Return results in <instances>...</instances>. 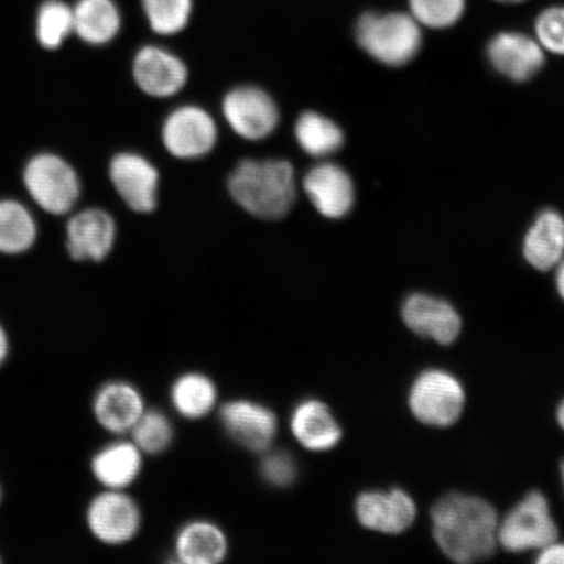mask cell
Instances as JSON below:
<instances>
[{"label":"cell","instance_id":"ab89813d","mask_svg":"<svg viewBox=\"0 0 564 564\" xmlns=\"http://www.w3.org/2000/svg\"><path fill=\"white\" fill-rule=\"evenodd\" d=\"M0 561H2V560H0Z\"/></svg>","mask_w":564,"mask_h":564},{"label":"cell","instance_id":"603a6c76","mask_svg":"<svg viewBox=\"0 0 564 564\" xmlns=\"http://www.w3.org/2000/svg\"><path fill=\"white\" fill-rule=\"evenodd\" d=\"M73 11L74 32L87 44H109L121 30V13L112 0H79Z\"/></svg>","mask_w":564,"mask_h":564},{"label":"cell","instance_id":"9a60e30c","mask_svg":"<svg viewBox=\"0 0 564 564\" xmlns=\"http://www.w3.org/2000/svg\"><path fill=\"white\" fill-rule=\"evenodd\" d=\"M289 429L303 449L314 454L328 453L343 441V427L324 401L306 399L294 406Z\"/></svg>","mask_w":564,"mask_h":564},{"label":"cell","instance_id":"277c9868","mask_svg":"<svg viewBox=\"0 0 564 564\" xmlns=\"http://www.w3.org/2000/svg\"><path fill=\"white\" fill-rule=\"evenodd\" d=\"M467 392L455 373L444 369H426L414 378L408 392L409 411L430 427H451L462 419Z\"/></svg>","mask_w":564,"mask_h":564},{"label":"cell","instance_id":"d6986e66","mask_svg":"<svg viewBox=\"0 0 564 564\" xmlns=\"http://www.w3.org/2000/svg\"><path fill=\"white\" fill-rule=\"evenodd\" d=\"M486 53L491 66L513 82L532 79L545 63L544 48L538 40L518 32L494 35Z\"/></svg>","mask_w":564,"mask_h":564},{"label":"cell","instance_id":"8fae6325","mask_svg":"<svg viewBox=\"0 0 564 564\" xmlns=\"http://www.w3.org/2000/svg\"><path fill=\"white\" fill-rule=\"evenodd\" d=\"M220 422L232 441L256 454L271 449L279 432L276 413L252 400L225 403L220 409Z\"/></svg>","mask_w":564,"mask_h":564},{"label":"cell","instance_id":"cb8c5ba5","mask_svg":"<svg viewBox=\"0 0 564 564\" xmlns=\"http://www.w3.org/2000/svg\"><path fill=\"white\" fill-rule=\"evenodd\" d=\"M171 401L181 417L189 421L202 420L217 406V386L206 373L186 372L174 380Z\"/></svg>","mask_w":564,"mask_h":564},{"label":"cell","instance_id":"836d02e7","mask_svg":"<svg viewBox=\"0 0 564 564\" xmlns=\"http://www.w3.org/2000/svg\"><path fill=\"white\" fill-rule=\"evenodd\" d=\"M10 355V338L7 335L2 324H0V368H2L6 359Z\"/></svg>","mask_w":564,"mask_h":564},{"label":"cell","instance_id":"f546056e","mask_svg":"<svg viewBox=\"0 0 564 564\" xmlns=\"http://www.w3.org/2000/svg\"><path fill=\"white\" fill-rule=\"evenodd\" d=\"M412 17L419 24L446 30L462 19L465 0H409Z\"/></svg>","mask_w":564,"mask_h":564},{"label":"cell","instance_id":"d6a6232c","mask_svg":"<svg viewBox=\"0 0 564 564\" xmlns=\"http://www.w3.org/2000/svg\"><path fill=\"white\" fill-rule=\"evenodd\" d=\"M535 563L540 564H564V544L558 540L550 542L549 545L539 550Z\"/></svg>","mask_w":564,"mask_h":564},{"label":"cell","instance_id":"d590c367","mask_svg":"<svg viewBox=\"0 0 564 564\" xmlns=\"http://www.w3.org/2000/svg\"><path fill=\"white\" fill-rule=\"evenodd\" d=\"M555 420H556V423H558L560 427L564 432V399H562L558 406H556Z\"/></svg>","mask_w":564,"mask_h":564},{"label":"cell","instance_id":"5b68a950","mask_svg":"<svg viewBox=\"0 0 564 564\" xmlns=\"http://www.w3.org/2000/svg\"><path fill=\"white\" fill-rule=\"evenodd\" d=\"M560 538L545 494L532 490L499 518L498 545L512 554L538 553Z\"/></svg>","mask_w":564,"mask_h":564},{"label":"cell","instance_id":"7402d4cb","mask_svg":"<svg viewBox=\"0 0 564 564\" xmlns=\"http://www.w3.org/2000/svg\"><path fill=\"white\" fill-rule=\"evenodd\" d=\"M524 258L535 270L547 272L564 258V218L556 210H545L528 230Z\"/></svg>","mask_w":564,"mask_h":564},{"label":"cell","instance_id":"484cf974","mask_svg":"<svg viewBox=\"0 0 564 564\" xmlns=\"http://www.w3.org/2000/svg\"><path fill=\"white\" fill-rule=\"evenodd\" d=\"M37 225L30 210L18 200H0V252L20 253L31 249Z\"/></svg>","mask_w":564,"mask_h":564},{"label":"cell","instance_id":"3957f363","mask_svg":"<svg viewBox=\"0 0 564 564\" xmlns=\"http://www.w3.org/2000/svg\"><path fill=\"white\" fill-rule=\"evenodd\" d=\"M356 39L362 51L386 66L408 65L422 45L420 24L401 12H368L359 18Z\"/></svg>","mask_w":564,"mask_h":564},{"label":"cell","instance_id":"1f68e13d","mask_svg":"<svg viewBox=\"0 0 564 564\" xmlns=\"http://www.w3.org/2000/svg\"><path fill=\"white\" fill-rule=\"evenodd\" d=\"M535 35L544 51L564 55V6L550 7L535 20Z\"/></svg>","mask_w":564,"mask_h":564},{"label":"cell","instance_id":"5bb4252c","mask_svg":"<svg viewBox=\"0 0 564 564\" xmlns=\"http://www.w3.org/2000/svg\"><path fill=\"white\" fill-rule=\"evenodd\" d=\"M91 411L106 432L123 435L130 434L147 408L138 387L124 380H111L98 388Z\"/></svg>","mask_w":564,"mask_h":564},{"label":"cell","instance_id":"4316f807","mask_svg":"<svg viewBox=\"0 0 564 564\" xmlns=\"http://www.w3.org/2000/svg\"><path fill=\"white\" fill-rule=\"evenodd\" d=\"M131 441L144 455L156 456L166 453L174 441V427L167 415L147 409L130 432Z\"/></svg>","mask_w":564,"mask_h":564},{"label":"cell","instance_id":"6da1fadb","mask_svg":"<svg viewBox=\"0 0 564 564\" xmlns=\"http://www.w3.org/2000/svg\"><path fill=\"white\" fill-rule=\"evenodd\" d=\"M435 544L448 560L476 563L497 552L499 514L489 500L462 491L444 494L430 511Z\"/></svg>","mask_w":564,"mask_h":564},{"label":"cell","instance_id":"4dcf8cb0","mask_svg":"<svg viewBox=\"0 0 564 564\" xmlns=\"http://www.w3.org/2000/svg\"><path fill=\"white\" fill-rule=\"evenodd\" d=\"M260 463V475L273 488L285 489L297 479L299 467L294 457L285 451L268 449Z\"/></svg>","mask_w":564,"mask_h":564},{"label":"cell","instance_id":"ffe728a7","mask_svg":"<svg viewBox=\"0 0 564 564\" xmlns=\"http://www.w3.org/2000/svg\"><path fill=\"white\" fill-rule=\"evenodd\" d=\"M229 549L228 535L220 525L197 519L176 532L173 554L183 564H218L227 560Z\"/></svg>","mask_w":564,"mask_h":564},{"label":"cell","instance_id":"8d00e7d4","mask_svg":"<svg viewBox=\"0 0 564 564\" xmlns=\"http://www.w3.org/2000/svg\"><path fill=\"white\" fill-rule=\"evenodd\" d=\"M496 2L503 3V4H517V3H523L525 0H496Z\"/></svg>","mask_w":564,"mask_h":564},{"label":"cell","instance_id":"9c48e42d","mask_svg":"<svg viewBox=\"0 0 564 564\" xmlns=\"http://www.w3.org/2000/svg\"><path fill=\"white\" fill-rule=\"evenodd\" d=\"M225 121L238 137L250 141L263 140L278 129L280 112L276 102L258 87H239L223 101Z\"/></svg>","mask_w":564,"mask_h":564},{"label":"cell","instance_id":"e575fe53","mask_svg":"<svg viewBox=\"0 0 564 564\" xmlns=\"http://www.w3.org/2000/svg\"><path fill=\"white\" fill-rule=\"evenodd\" d=\"M555 268H556V274H555L556 291H558L561 299L564 301V258H563L562 262L558 265H556Z\"/></svg>","mask_w":564,"mask_h":564},{"label":"cell","instance_id":"f35d334b","mask_svg":"<svg viewBox=\"0 0 564 564\" xmlns=\"http://www.w3.org/2000/svg\"><path fill=\"white\" fill-rule=\"evenodd\" d=\"M2 494H3L2 488H0V502H2Z\"/></svg>","mask_w":564,"mask_h":564},{"label":"cell","instance_id":"4fadbf2b","mask_svg":"<svg viewBox=\"0 0 564 564\" xmlns=\"http://www.w3.org/2000/svg\"><path fill=\"white\" fill-rule=\"evenodd\" d=\"M109 175L117 193L132 210L150 214L158 207V169L137 153L123 152L112 158Z\"/></svg>","mask_w":564,"mask_h":564},{"label":"cell","instance_id":"2e32d148","mask_svg":"<svg viewBox=\"0 0 564 564\" xmlns=\"http://www.w3.org/2000/svg\"><path fill=\"white\" fill-rule=\"evenodd\" d=\"M133 79L145 95L156 98L172 97L186 86L188 70L171 52L159 46L140 48L133 61Z\"/></svg>","mask_w":564,"mask_h":564},{"label":"cell","instance_id":"44dd1931","mask_svg":"<svg viewBox=\"0 0 564 564\" xmlns=\"http://www.w3.org/2000/svg\"><path fill=\"white\" fill-rule=\"evenodd\" d=\"M143 456L132 441L111 442L91 457V475L104 489H129L143 470Z\"/></svg>","mask_w":564,"mask_h":564},{"label":"cell","instance_id":"ba28073f","mask_svg":"<svg viewBox=\"0 0 564 564\" xmlns=\"http://www.w3.org/2000/svg\"><path fill=\"white\" fill-rule=\"evenodd\" d=\"M162 141L166 151L176 159L207 156L217 143L215 119L199 106H181L169 115L162 126Z\"/></svg>","mask_w":564,"mask_h":564},{"label":"cell","instance_id":"e0dca14e","mask_svg":"<svg viewBox=\"0 0 564 564\" xmlns=\"http://www.w3.org/2000/svg\"><path fill=\"white\" fill-rule=\"evenodd\" d=\"M117 225L108 212L88 208L67 223V250L75 260L101 262L116 243Z\"/></svg>","mask_w":564,"mask_h":564},{"label":"cell","instance_id":"8992f818","mask_svg":"<svg viewBox=\"0 0 564 564\" xmlns=\"http://www.w3.org/2000/svg\"><path fill=\"white\" fill-rule=\"evenodd\" d=\"M24 183L35 203L54 215L67 214L80 196L79 175L53 153H40L28 162Z\"/></svg>","mask_w":564,"mask_h":564},{"label":"cell","instance_id":"83f0119b","mask_svg":"<svg viewBox=\"0 0 564 564\" xmlns=\"http://www.w3.org/2000/svg\"><path fill=\"white\" fill-rule=\"evenodd\" d=\"M74 32V11L62 0H46L37 13V39L46 48L59 47Z\"/></svg>","mask_w":564,"mask_h":564},{"label":"cell","instance_id":"f1b7e54d","mask_svg":"<svg viewBox=\"0 0 564 564\" xmlns=\"http://www.w3.org/2000/svg\"><path fill=\"white\" fill-rule=\"evenodd\" d=\"M148 23L161 35L182 32L193 12V0H141Z\"/></svg>","mask_w":564,"mask_h":564},{"label":"cell","instance_id":"52a82bcc","mask_svg":"<svg viewBox=\"0 0 564 564\" xmlns=\"http://www.w3.org/2000/svg\"><path fill=\"white\" fill-rule=\"evenodd\" d=\"M86 521L89 532L105 545L119 546L137 539L143 513L126 490L104 489L90 500Z\"/></svg>","mask_w":564,"mask_h":564},{"label":"cell","instance_id":"7c38bea8","mask_svg":"<svg viewBox=\"0 0 564 564\" xmlns=\"http://www.w3.org/2000/svg\"><path fill=\"white\" fill-rule=\"evenodd\" d=\"M401 319L414 335L440 345L454 344L463 330L462 315L453 303L426 293L408 295Z\"/></svg>","mask_w":564,"mask_h":564},{"label":"cell","instance_id":"74e56055","mask_svg":"<svg viewBox=\"0 0 564 564\" xmlns=\"http://www.w3.org/2000/svg\"><path fill=\"white\" fill-rule=\"evenodd\" d=\"M560 475H561V482H562V488H563V492H564V458L560 465Z\"/></svg>","mask_w":564,"mask_h":564},{"label":"cell","instance_id":"30bf717a","mask_svg":"<svg viewBox=\"0 0 564 564\" xmlns=\"http://www.w3.org/2000/svg\"><path fill=\"white\" fill-rule=\"evenodd\" d=\"M417 505L403 489L366 490L358 494L355 514L368 531L398 535L405 533L417 519Z\"/></svg>","mask_w":564,"mask_h":564},{"label":"cell","instance_id":"7a4b0ae2","mask_svg":"<svg viewBox=\"0 0 564 564\" xmlns=\"http://www.w3.org/2000/svg\"><path fill=\"white\" fill-rule=\"evenodd\" d=\"M229 193L250 215L279 220L297 197L294 167L284 160H242L229 176Z\"/></svg>","mask_w":564,"mask_h":564},{"label":"cell","instance_id":"d4e9b609","mask_svg":"<svg viewBox=\"0 0 564 564\" xmlns=\"http://www.w3.org/2000/svg\"><path fill=\"white\" fill-rule=\"evenodd\" d=\"M295 139L310 156L327 158L344 144V133L334 121L315 111H305L294 127Z\"/></svg>","mask_w":564,"mask_h":564},{"label":"cell","instance_id":"ac0fdd59","mask_svg":"<svg viewBox=\"0 0 564 564\" xmlns=\"http://www.w3.org/2000/svg\"><path fill=\"white\" fill-rule=\"evenodd\" d=\"M303 189L323 217L347 216L355 204V185L350 175L333 162H323L307 172Z\"/></svg>","mask_w":564,"mask_h":564}]
</instances>
